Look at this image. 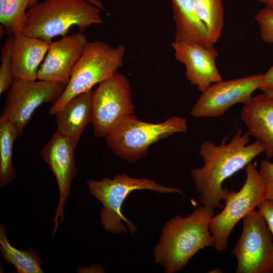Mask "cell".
Returning a JSON list of instances; mask_svg holds the SVG:
<instances>
[{
    "instance_id": "5b68a950",
    "label": "cell",
    "mask_w": 273,
    "mask_h": 273,
    "mask_svg": "<svg viewBox=\"0 0 273 273\" xmlns=\"http://www.w3.org/2000/svg\"><path fill=\"white\" fill-rule=\"evenodd\" d=\"M125 53L122 44L112 47L101 41H88L63 93L49 113L55 115L71 99L111 77L123 66Z\"/></svg>"
},
{
    "instance_id": "d4e9b609",
    "label": "cell",
    "mask_w": 273,
    "mask_h": 273,
    "mask_svg": "<svg viewBox=\"0 0 273 273\" xmlns=\"http://www.w3.org/2000/svg\"><path fill=\"white\" fill-rule=\"evenodd\" d=\"M259 171L265 185V199L273 201V163L261 160Z\"/></svg>"
},
{
    "instance_id": "52a82bcc",
    "label": "cell",
    "mask_w": 273,
    "mask_h": 273,
    "mask_svg": "<svg viewBox=\"0 0 273 273\" xmlns=\"http://www.w3.org/2000/svg\"><path fill=\"white\" fill-rule=\"evenodd\" d=\"M245 171L246 179L242 188L238 192L229 191L222 210L210 219L209 230L214 240L213 247L218 252L227 248L229 237L236 224L265 199V185L256 163L248 164Z\"/></svg>"
},
{
    "instance_id": "484cf974",
    "label": "cell",
    "mask_w": 273,
    "mask_h": 273,
    "mask_svg": "<svg viewBox=\"0 0 273 273\" xmlns=\"http://www.w3.org/2000/svg\"><path fill=\"white\" fill-rule=\"evenodd\" d=\"M261 212L273 238V201L264 199L257 206Z\"/></svg>"
},
{
    "instance_id": "f1b7e54d",
    "label": "cell",
    "mask_w": 273,
    "mask_h": 273,
    "mask_svg": "<svg viewBox=\"0 0 273 273\" xmlns=\"http://www.w3.org/2000/svg\"><path fill=\"white\" fill-rule=\"evenodd\" d=\"M264 4L267 8L273 10V0H257Z\"/></svg>"
},
{
    "instance_id": "83f0119b",
    "label": "cell",
    "mask_w": 273,
    "mask_h": 273,
    "mask_svg": "<svg viewBox=\"0 0 273 273\" xmlns=\"http://www.w3.org/2000/svg\"><path fill=\"white\" fill-rule=\"evenodd\" d=\"M39 0H31L28 8L31 7L36 4ZM88 2L98 7L101 10L104 11V8L102 3L99 0H86Z\"/></svg>"
},
{
    "instance_id": "8992f818",
    "label": "cell",
    "mask_w": 273,
    "mask_h": 273,
    "mask_svg": "<svg viewBox=\"0 0 273 273\" xmlns=\"http://www.w3.org/2000/svg\"><path fill=\"white\" fill-rule=\"evenodd\" d=\"M187 130L186 118L172 116L159 123L142 121L132 115L106 136L109 148L118 157L134 163L147 154L150 147L176 133Z\"/></svg>"
},
{
    "instance_id": "8fae6325",
    "label": "cell",
    "mask_w": 273,
    "mask_h": 273,
    "mask_svg": "<svg viewBox=\"0 0 273 273\" xmlns=\"http://www.w3.org/2000/svg\"><path fill=\"white\" fill-rule=\"evenodd\" d=\"M263 74H255L214 83L202 92L191 110L196 118H217L232 106L247 103L259 88Z\"/></svg>"
},
{
    "instance_id": "f546056e",
    "label": "cell",
    "mask_w": 273,
    "mask_h": 273,
    "mask_svg": "<svg viewBox=\"0 0 273 273\" xmlns=\"http://www.w3.org/2000/svg\"><path fill=\"white\" fill-rule=\"evenodd\" d=\"M209 272L212 273H221L222 270L219 268H215L211 270H210Z\"/></svg>"
},
{
    "instance_id": "ac0fdd59",
    "label": "cell",
    "mask_w": 273,
    "mask_h": 273,
    "mask_svg": "<svg viewBox=\"0 0 273 273\" xmlns=\"http://www.w3.org/2000/svg\"><path fill=\"white\" fill-rule=\"evenodd\" d=\"M57 129L76 145L85 127L92 119V91L69 100L55 114Z\"/></svg>"
},
{
    "instance_id": "7402d4cb",
    "label": "cell",
    "mask_w": 273,
    "mask_h": 273,
    "mask_svg": "<svg viewBox=\"0 0 273 273\" xmlns=\"http://www.w3.org/2000/svg\"><path fill=\"white\" fill-rule=\"evenodd\" d=\"M198 15L206 26L210 39L215 44L223 27L224 9L222 0H194Z\"/></svg>"
},
{
    "instance_id": "30bf717a",
    "label": "cell",
    "mask_w": 273,
    "mask_h": 273,
    "mask_svg": "<svg viewBox=\"0 0 273 273\" xmlns=\"http://www.w3.org/2000/svg\"><path fill=\"white\" fill-rule=\"evenodd\" d=\"M66 87L65 84L55 82L14 79L0 118L13 123L19 137L35 110L43 103H56Z\"/></svg>"
},
{
    "instance_id": "44dd1931",
    "label": "cell",
    "mask_w": 273,
    "mask_h": 273,
    "mask_svg": "<svg viewBox=\"0 0 273 273\" xmlns=\"http://www.w3.org/2000/svg\"><path fill=\"white\" fill-rule=\"evenodd\" d=\"M30 1L0 0V22L3 33L15 35L22 33Z\"/></svg>"
},
{
    "instance_id": "3957f363",
    "label": "cell",
    "mask_w": 273,
    "mask_h": 273,
    "mask_svg": "<svg viewBox=\"0 0 273 273\" xmlns=\"http://www.w3.org/2000/svg\"><path fill=\"white\" fill-rule=\"evenodd\" d=\"M101 10L86 0H44L28 8L22 33L50 43L72 26L82 32L102 23Z\"/></svg>"
},
{
    "instance_id": "d6986e66",
    "label": "cell",
    "mask_w": 273,
    "mask_h": 273,
    "mask_svg": "<svg viewBox=\"0 0 273 273\" xmlns=\"http://www.w3.org/2000/svg\"><path fill=\"white\" fill-rule=\"evenodd\" d=\"M1 256L8 263L12 264L18 273H42V262L34 250H20L12 246L8 241L6 230L2 223L0 225Z\"/></svg>"
},
{
    "instance_id": "ba28073f",
    "label": "cell",
    "mask_w": 273,
    "mask_h": 273,
    "mask_svg": "<svg viewBox=\"0 0 273 273\" xmlns=\"http://www.w3.org/2000/svg\"><path fill=\"white\" fill-rule=\"evenodd\" d=\"M134 110L129 81L117 71L92 91L91 124L94 136L105 138L119 123L133 115Z\"/></svg>"
},
{
    "instance_id": "277c9868",
    "label": "cell",
    "mask_w": 273,
    "mask_h": 273,
    "mask_svg": "<svg viewBox=\"0 0 273 273\" xmlns=\"http://www.w3.org/2000/svg\"><path fill=\"white\" fill-rule=\"evenodd\" d=\"M91 195L103 205L100 210V223L104 230L113 234H125L127 230L134 235L136 226L122 213V206L128 196L137 190H151L162 194H183L181 189L159 184L146 177L134 178L121 173L112 178H103L100 180L90 179L87 181Z\"/></svg>"
},
{
    "instance_id": "6da1fadb",
    "label": "cell",
    "mask_w": 273,
    "mask_h": 273,
    "mask_svg": "<svg viewBox=\"0 0 273 273\" xmlns=\"http://www.w3.org/2000/svg\"><path fill=\"white\" fill-rule=\"evenodd\" d=\"M250 136L239 128L231 140L225 136L219 145L209 140L201 143L199 154L204 164L193 168L191 174L203 205L214 209L223 208L221 202L230 191L223 187L224 181L264 152L258 141L249 144Z\"/></svg>"
},
{
    "instance_id": "9a60e30c",
    "label": "cell",
    "mask_w": 273,
    "mask_h": 273,
    "mask_svg": "<svg viewBox=\"0 0 273 273\" xmlns=\"http://www.w3.org/2000/svg\"><path fill=\"white\" fill-rule=\"evenodd\" d=\"M240 118L249 135L262 145L267 158H272L273 98L264 93L252 96L243 105Z\"/></svg>"
},
{
    "instance_id": "4316f807",
    "label": "cell",
    "mask_w": 273,
    "mask_h": 273,
    "mask_svg": "<svg viewBox=\"0 0 273 273\" xmlns=\"http://www.w3.org/2000/svg\"><path fill=\"white\" fill-rule=\"evenodd\" d=\"M263 93L273 89V66L264 74L259 88Z\"/></svg>"
},
{
    "instance_id": "5bb4252c",
    "label": "cell",
    "mask_w": 273,
    "mask_h": 273,
    "mask_svg": "<svg viewBox=\"0 0 273 273\" xmlns=\"http://www.w3.org/2000/svg\"><path fill=\"white\" fill-rule=\"evenodd\" d=\"M176 59L183 64L185 75L201 93L222 80L216 65L218 53L197 43L175 40L172 43Z\"/></svg>"
},
{
    "instance_id": "cb8c5ba5",
    "label": "cell",
    "mask_w": 273,
    "mask_h": 273,
    "mask_svg": "<svg viewBox=\"0 0 273 273\" xmlns=\"http://www.w3.org/2000/svg\"><path fill=\"white\" fill-rule=\"evenodd\" d=\"M254 19L259 26L261 39L273 45V10L265 7L257 13Z\"/></svg>"
},
{
    "instance_id": "ffe728a7",
    "label": "cell",
    "mask_w": 273,
    "mask_h": 273,
    "mask_svg": "<svg viewBox=\"0 0 273 273\" xmlns=\"http://www.w3.org/2000/svg\"><path fill=\"white\" fill-rule=\"evenodd\" d=\"M16 127L10 121L0 118V187L7 186L16 177L12 163L13 146L18 138Z\"/></svg>"
},
{
    "instance_id": "7a4b0ae2",
    "label": "cell",
    "mask_w": 273,
    "mask_h": 273,
    "mask_svg": "<svg viewBox=\"0 0 273 273\" xmlns=\"http://www.w3.org/2000/svg\"><path fill=\"white\" fill-rule=\"evenodd\" d=\"M214 214V209L202 205L187 217L178 215L165 223L153 251L165 272H178L200 250L213 247L209 222Z\"/></svg>"
},
{
    "instance_id": "4dcf8cb0",
    "label": "cell",
    "mask_w": 273,
    "mask_h": 273,
    "mask_svg": "<svg viewBox=\"0 0 273 273\" xmlns=\"http://www.w3.org/2000/svg\"><path fill=\"white\" fill-rule=\"evenodd\" d=\"M264 93L267 96L273 98V89L268 90L265 92H264Z\"/></svg>"
},
{
    "instance_id": "e0dca14e",
    "label": "cell",
    "mask_w": 273,
    "mask_h": 273,
    "mask_svg": "<svg viewBox=\"0 0 273 273\" xmlns=\"http://www.w3.org/2000/svg\"><path fill=\"white\" fill-rule=\"evenodd\" d=\"M176 32L175 40L187 41L215 49L194 0H171Z\"/></svg>"
},
{
    "instance_id": "4fadbf2b",
    "label": "cell",
    "mask_w": 273,
    "mask_h": 273,
    "mask_svg": "<svg viewBox=\"0 0 273 273\" xmlns=\"http://www.w3.org/2000/svg\"><path fill=\"white\" fill-rule=\"evenodd\" d=\"M88 41L81 32L64 35L58 40L52 41L38 70L37 79L67 85Z\"/></svg>"
},
{
    "instance_id": "9c48e42d",
    "label": "cell",
    "mask_w": 273,
    "mask_h": 273,
    "mask_svg": "<svg viewBox=\"0 0 273 273\" xmlns=\"http://www.w3.org/2000/svg\"><path fill=\"white\" fill-rule=\"evenodd\" d=\"M242 232L232 253L236 273H273V238L258 209L243 219Z\"/></svg>"
},
{
    "instance_id": "2e32d148",
    "label": "cell",
    "mask_w": 273,
    "mask_h": 273,
    "mask_svg": "<svg viewBox=\"0 0 273 273\" xmlns=\"http://www.w3.org/2000/svg\"><path fill=\"white\" fill-rule=\"evenodd\" d=\"M11 46L12 74L14 79L35 81L38 66L50 43L23 33L13 35Z\"/></svg>"
},
{
    "instance_id": "7c38bea8",
    "label": "cell",
    "mask_w": 273,
    "mask_h": 273,
    "mask_svg": "<svg viewBox=\"0 0 273 273\" xmlns=\"http://www.w3.org/2000/svg\"><path fill=\"white\" fill-rule=\"evenodd\" d=\"M76 146L73 141L56 130L40 152L41 158L56 178L59 191L52 238L63 221L64 204L70 195L72 180L77 174L74 153Z\"/></svg>"
},
{
    "instance_id": "603a6c76",
    "label": "cell",
    "mask_w": 273,
    "mask_h": 273,
    "mask_svg": "<svg viewBox=\"0 0 273 273\" xmlns=\"http://www.w3.org/2000/svg\"><path fill=\"white\" fill-rule=\"evenodd\" d=\"M13 35H9L1 47L0 66V94L10 88L14 81L12 70L11 46Z\"/></svg>"
}]
</instances>
